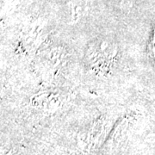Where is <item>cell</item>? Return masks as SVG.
<instances>
[{"label": "cell", "mask_w": 155, "mask_h": 155, "mask_svg": "<svg viewBox=\"0 0 155 155\" xmlns=\"http://www.w3.org/2000/svg\"><path fill=\"white\" fill-rule=\"evenodd\" d=\"M17 2H18V0H6L5 5V10H10L11 8L14 7L17 5Z\"/></svg>", "instance_id": "277c9868"}, {"label": "cell", "mask_w": 155, "mask_h": 155, "mask_svg": "<svg viewBox=\"0 0 155 155\" xmlns=\"http://www.w3.org/2000/svg\"><path fill=\"white\" fill-rule=\"evenodd\" d=\"M148 49H149V54L152 60L153 61L155 65V28L153 29V33L150 40L149 45H148Z\"/></svg>", "instance_id": "7a4b0ae2"}, {"label": "cell", "mask_w": 155, "mask_h": 155, "mask_svg": "<svg viewBox=\"0 0 155 155\" xmlns=\"http://www.w3.org/2000/svg\"><path fill=\"white\" fill-rule=\"evenodd\" d=\"M134 0H121V5L123 9L129 10L133 6Z\"/></svg>", "instance_id": "3957f363"}, {"label": "cell", "mask_w": 155, "mask_h": 155, "mask_svg": "<svg viewBox=\"0 0 155 155\" xmlns=\"http://www.w3.org/2000/svg\"><path fill=\"white\" fill-rule=\"evenodd\" d=\"M86 0H71V11L72 17L74 21L78 20L86 11Z\"/></svg>", "instance_id": "6da1fadb"}]
</instances>
